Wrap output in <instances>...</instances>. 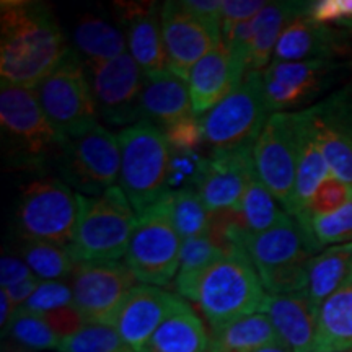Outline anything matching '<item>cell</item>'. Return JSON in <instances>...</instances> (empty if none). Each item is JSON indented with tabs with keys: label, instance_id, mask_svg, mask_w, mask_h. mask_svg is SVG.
<instances>
[{
	"label": "cell",
	"instance_id": "cell-1",
	"mask_svg": "<svg viewBox=\"0 0 352 352\" xmlns=\"http://www.w3.org/2000/svg\"><path fill=\"white\" fill-rule=\"evenodd\" d=\"M69 52L64 34L43 2L7 0L0 7L2 80L36 90Z\"/></svg>",
	"mask_w": 352,
	"mask_h": 352
},
{
	"label": "cell",
	"instance_id": "cell-2",
	"mask_svg": "<svg viewBox=\"0 0 352 352\" xmlns=\"http://www.w3.org/2000/svg\"><path fill=\"white\" fill-rule=\"evenodd\" d=\"M78 220L69 253L76 264L118 261L126 256L138 214L120 186L100 196L78 195Z\"/></svg>",
	"mask_w": 352,
	"mask_h": 352
},
{
	"label": "cell",
	"instance_id": "cell-3",
	"mask_svg": "<svg viewBox=\"0 0 352 352\" xmlns=\"http://www.w3.org/2000/svg\"><path fill=\"white\" fill-rule=\"evenodd\" d=\"M245 252L256 267L270 296L303 292L308 283V263L320 248L294 217L270 230L245 235Z\"/></svg>",
	"mask_w": 352,
	"mask_h": 352
},
{
	"label": "cell",
	"instance_id": "cell-4",
	"mask_svg": "<svg viewBox=\"0 0 352 352\" xmlns=\"http://www.w3.org/2000/svg\"><path fill=\"white\" fill-rule=\"evenodd\" d=\"M121 147L120 188L140 215L168 191L171 147L162 129L148 121L127 126L118 134Z\"/></svg>",
	"mask_w": 352,
	"mask_h": 352
},
{
	"label": "cell",
	"instance_id": "cell-5",
	"mask_svg": "<svg viewBox=\"0 0 352 352\" xmlns=\"http://www.w3.org/2000/svg\"><path fill=\"white\" fill-rule=\"evenodd\" d=\"M267 292L245 252L226 254L202 277L197 305L210 329L219 331L233 321L261 314Z\"/></svg>",
	"mask_w": 352,
	"mask_h": 352
},
{
	"label": "cell",
	"instance_id": "cell-6",
	"mask_svg": "<svg viewBox=\"0 0 352 352\" xmlns=\"http://www.w3.org/2000/svg\"><path fill=\"white\" fill-rule=\"evenodd\" d=\"M182 246L183 240L171 217L170 191L138 215V226L124 256L126 266L139 283L164 287L176 277Z\"/></svg>",
	"mask_w": 352,
	"mask_h": 352
},
{
	"label": "cell",
	"instance_id": "cell-7",
	"mask_svg": "<svg viewBox=\"0 0 352 352\" xmlns=\"http://www.w3.org/2000/svg\"><path fill=\"white\" fill-rule=\"evenodd\" d=\"M263 72L250 70L239 87L199 118L210 152L253 148L267 121Z\"/></svg>",
	"mask_w": 352,
	"mask_h": 352
},
{
	"label": "cell",
	"instance_id": "cell-8",
	"mask_svg": "<svg viewBox=\"0 0 352 352\" xmlns=\"http://www.w3.org/2000/svg\"><path fill=\"white\" fill-rule=\"evenodd\" d=\"M78 195L56 178L28 183L16 204V232L23 241H47L69 248L78 220Z\"/></svg>",
	"mask_w": 352,
	"mask_h": 352
},
{
	"label": "cell",
	"instance_id": "cell-9",
	"mask_svg": "<svg viewBox=\"0 0 352 352\" xmlns=\"http://www.w3.org/2000/svg\"><path fill=\"white\" fill-rule=\"evenodd\" d=\"M63 144L91 129L98 118L85 65L70 51L34 90Z\"/></svg>",
	"mask_w": 352,
	"mask_h": 352
},
{
	"label": "cell",
	"instance_id": "cell-10",
	"mask_svg": "<svg viewBox=\"0 0 352 352\" xmlns=\"http://www.w3.org/2000/svg\"><path fill=\"white\" fill-rule=\"evenodd\" d=\"M60 171L65 182L87 196H100L114 186L121 173L118 135L101 124L67 139L60 147Z\"/></svg>",
	"mask_w": 352,
	"mask_h": 352
},
{
	"label": "cell",
	"instance_id": "cell-11",
	"mask_svg": "<svg viewBox=\"0 0 352 352\" xmlns=\"http://www.w3.org/2000/svg\"><path fill=\"white\" fill-rule=\"evenodd\" d=\"M254 170L285 212L296 188L298 164V113H272L253 147Z\"/></svg>",
	"mask_w": 352,
	"mask_h": 352
},
{
	"label": "cell",
	"instance_id": "cell-12",
	"mask_svg": "<svg viewBox=\"0 0 352 352\" xmlns=\"http://www.w3.org/2000/svg\"><path fill=\"white\" fill-rule=\"evenodd\" d=\"M0 124L10 145L28 162L43 160L63 147L34 90L6 80L0 87Z\"/></svg>",
	"mask_w": 352,
	"mask_h": 352
},
{
	"label": "cell",
	"instance_id": "cell-13",
	"mask_svg": "<svg viewBox=\"0 0 352 352\" xmlns=\"http://www.w3.org/2000/svg\"><path fill=\"white\" fill-rule=\"evenodd\" d=\"M74 307L87 324L114 327L135 277L120 261L78 263L70 283Z\"/></svg>",
	"mask_w": 352,
	"mask_h": 352
},
{
	"label": "cell",
	"instance_id": "cell-14",
	"mask_svg": "<svg viewBox=\"0 0 352 352\" xmlns=\"http://www.w3.org/2000/svg\"><path fill=\"white\" fill-rule=\"evenodd\" d=\"M85 69L96 109L108 124L127 127L142 121L140 95L145 74L129 52Z\"/></svg>",
	"mask_w": 352,
	"mask_h": 352
},
{
	"label": "cell",
	"instance_id": "cell-15",
	"mask_svg": "<svg viewBox=\"0 0 352 352\" xmlns=\"http://www.w3.org/2000/svg\"><path fill=\"white\" fill-rule=\"evenodd\" d=\"M254 176L253 148L217 151L202 158L195 186L212 214L239 208L241 196Z\"/></svg>",
	"mask_w": 352,
	"mask_h": 352
},
{
	"label": "cell",
	"instance_id": "cell-16",
	"mask_svg": "<svg viewBox=\"0 0 352 352\" xmlns=\"http://www.w3.org/2000/svg\"><path fill=\"white\" fill-rule=\"evenodd\" d=\"M160 20L168 70L188 80L192 67L222 43V34L191 15L182 2H165Z\"/></svg>",
	"mask_w": 352,
	"mask_h": 352
},
{
	"label": "cell",
	"instance_id": "cell-17",
	"mask_svg": "<svg viewBox=\"0 0 352 352\" xmlns=\"http://www.w3.org/2000/svg\"><path fill=\"white\" fill-rule=\"evenodd\" d=\"M184 303L186 300L178 294L139 284L127 296L114 328L132 351L144 352L160 324Z\"/></svg>",
	"mask_w": 352,
	"mask_h": 352
},
{
	"label": "cell",
	"instance_id": "cell-18",
	"mask_svg": "<svg viewBox=\"0 0 352 352\" xmlns=\"http://www.w3.org/2000/svg\"><path fill=\"white\" fill-rule=\"evenodd\" d=\"M336 69L329 60L279 63L272 60L263 72V90L267 109L283 113L318 94L327 77Z\"/></svg>",
	"mask_w": 352,
	"mask_h": 352
},
{
	"label": "cell",
	"instance_id": "cell-19",
	"mask_svg": "<svg viewBox=\"0 0 352 352\" xmlns=\"http://www.w3.org/2000/svg\"><path fill=\"white\" fill-rule=\"evenodd\" d=\"M246 72V65L223 43L202 57L188 77L195 116H204L215 104L226 100L240 85Z\"/></svg>",
	"mask_w": 352,
	"mask_h": 352
},
{
	"label": "cell",
	"instance_id": "cell-20",
	"mask_svg": "<svg viewBox=\"0 0 352 352\" xmlns=\"http://www.w3.org/2000/svg\"><path fill=\"white\" fill-rule=\"evenodd\" d=\"M311 111L329 171L352 186V103L340 94L316 104Z\"/></svg>",
	"mask_w": 352,
	"mask_h": 352
},
{
	"label": "cell",
	"instance_id": "cell-21",
	"mask_svg": "<svg viewBox=\"0 0 352 352\" xmlns=\"http://www.w3.org/2000/svg\"><path fill=\"white\" fill-rule=\"evenodd\" d=\"M261 314L270 316L280 341L292 352H320L318 311L305 290L287 296L267 294Z\"/></svg>",
	"mask_w": 352,
	"mask_h": 352
},
{
	"label": "cell",
	"instance_id": "cell-22",
	"mask_svg": "<svg viewBox=\"0 0 352 352\" xmlns=\"http://www.w3.org/2000/svg\"><path fill=\"white\" fill-rule=\"evenodd\" d=\"M121 19L126 25L127 50L145 76L168 69L160 12L155 3H122Z\"/></svg>",
	"mask_w": 352,
	"mask_h": 352
},
{
	"label": "cell",
	"instance_id": "cell-23",
	"mask_svg": "<svg viewBox=\"0 0 352 352\" xmlns=\"http://www.w3.org/2000/svg\"><path fill=\"white\" fill-rule=\"evenodd\" d=\"M191 116H195V111L188 80L168 69L155 76H145L140 95V120L160 124V129H165Z\"/></svg>",
	"mask_w": 352,
	"mask_h": 352
},
{
	"label": "cell",
	"instance_id": "cell-24",
	"mask_svg": "<svg viewBox=\"0 0 352 352\" xmlns=\"http://www.w3.org/2000/svg\"><path fill=\"white\" fill-rule=\"evenodd\" d=\"M331 175L316 134L314 111H298V164L294 197L287 214L298 217L308 208L321 183Z\"/></svg>",
	"mask_w": 352,
	"mask_h": 352
},
{
	"label": "cell",
	"instance_id": "cell-25",
	"mask_svg": "<svg viewBox=\"0 0 352 352\" xmlns=\"http://www.w3.org/2000/svg\"><path fill=\"white\" fill-rule=\"evenodd\" d=\"M336 51V36L328 26L315 23L308 10L298 15L280 34L274 59L279 63H303V60H328Z\"/></svg>",
	"mask_w": 352,
	"mask_h": 352
},
{
	"label": "cell",
	"instance_id": "cell-26",
	"mask_svg": "<svg viewBox=\"0 0 352 352\" xmlns=\"http://www.w3.org/2000/svg\"><path fill=\"white\" fill-rule=\"evenodd\" d=\"M72 41L74 52L85 67L109 63L127 52L126 33L95 15H85L77 21Z\"/></svg>",
	"mask_w": 352,
	"mask_h": 352
},
{
	"label": "cell",
	"instance_id": "cell-27",
	"mask_svg": "<svg viewBox=\"0 0 352 352\" xmlns=\"http://www.w3.org/2000/svg\"><path fill=\"white\" fill-rule=\"evenodd\" d=\"M210 338L201 316L186 302L168 316L144 352H209Z\"/></svg>",
	"mask_w": 352,
	"mask_h": 352
},
{
	"label": "cell",
	"instance_id": "cell-28",
	"mask_svg": "<svg viewBox=\"0 0 352 352\" xmlns=\"http://www.w3.org/2000/svg\"><path fill=\"white\" fill-rule=\"evenodd\" d=\"M320 352L352 351V272L318 310Z\"/></svg>",
	"mask_w": 352,
	"mask_h": 352
},
{
	"label": "cell",
	"instance_id": "cell-29",
	"mask_svg": "<svg viewBox=\"0 0 352 352\" xmlns=\"http://www.w3.org/2000/svg\"><path fill=\"white\" fill-rule=\"evenodd\" d=\"M310 3L302 2H267L254 16V44L250 59V70H259L270 65L277 41L290 21L305 13Z\"/></svg>",
	"mask_w": 352,
	"mask_h": 352
},
{
	"label": "cell",
	"instance_id": "cell-30",
	"mask_svg": "<svg viewBox=\"0 0 352 352\" xmlns=\"http://www.w3.org/2000/svg\"><path fill=\"white\" fill-rule=\"evenodd\" d=\"M352 272V241L334 245L316 254L308 263V283L305 294L311 305L320 310L323 302L333 296Z\"/></svg>",
	"mask_w": 352,
	"mask_h": 352
},
{
	"label": "cell",
	"instance_id": "cell-31",
	"mask_svg": "<svg viewBox=\"0 0 352 352\" xmlns=\"http://www.w3.org/2000/svg\"><path fill=\"white\" fill-rule=\"evenodd\" d=\"M284 344L270 316L254 314L212 333L209 352H252L259 347Z\"/></svg>",
	"mask_w": 352,
	"mask_h": 352
},
{
	"label": "cell",
	"instance_id": "cell-32",
	"mask_svg": "<svg viewBox=\"0 0 352 352\" xmlns=\"http://www.w3.org/2000/svg\"><path fill=\"white\" fill-rule=\"evenodd\" d=\"M226 256L208 235L183 241L179 266L175 277V290L184 300L197 302L202 277L214 263Z\"/></svg>",
	"mask_w": 352,
	"mask_h": 352
},
{
	"label": "cell",
	"instance_id": "cell-33",
	"mask_svg": "<svg viewBox=\"0 0 352 352\" xmlns=\"http://www.w3.org/2000/svg\"><path fill=\"white\" fill-rule=\"evenodd\" d=\"M236 209L240 210L246 232L252 235L270 230L289 217L287 212L280 210L277 199L271 195L270 189L259 182L258 176H254L246 186Z\"/></svg>",
	"mask_w": 352,
	"mask_h": 352
},
{
	"label": "cell",
	"instance_id": "cell-34",
	"mask_svg": "<svg viewBox=\"0 0 352 352\" xmlns=\"http://www.w3.org/2000/svg\"><path fill=\"white\" fill-rule=\"evenodd\" d=\"M3 336L12 340L21 349L28 351H57L60 338L52 331L43 315L19 308L2 329Z\"/></svg>",
	"mask_w": 352,
	"mask_h": 352
},
{
	"label": "cell",
	"instance_id": "cell-35",
	"mask_svg": "<svg viewBox=\"0 0 352 352\" xmlns=\"http://www.w3.org/2000/svg\"><path fill=\"white\" fill-rule=\"evenodd\" d=\"M171 217L183 241L208 235L210 212L196 189L188 186L171 191Z\"/></svg>",
	"mask_w": 352,
	"mask_h": 352
},
{
	"label": "cell",
	"instance_id": "cell-36",
	"mask_svg": "<svg viewBox=\"0 0 352 352\" xmlns=\"http://www.w3.org/2000/svg\"><path fill=\"white\" fill-rule=\"evenodd\" d=\"M21 256L39 279L59 280L72 276L76 261L64 246L28 240L21 245Z\"/></svg>",
	"mask_w": 352,
	"mask_h": 352
},
{
	"label": "cell",
	"instance_id": "cell-37",
	"mask_svg": "<svg viewBox=\"0 0 352 352\" xmlns=\"http://www.w3.org/2000/svg\"><path fill=\"white\" fill-rule=\"evenodd\" d=\"M57 352H134L114 327L87 324L72 336L60 340Z\"/></svg>",
	"mask_w": 352,
	"mask_h": 352
},
{
	"label": "cell",
	"instance_id": "cell-38",
	"mask_svg": "<svg viewBox=\"0 0 352 352\" xmlns=\"http://www.w3.org/2000/svg\"><path fill=\"white\" fill-rule=\"evenodd\" d=\"M351 199H352L351 184L341 182V179H338L336 176L329 175L328 178L321 183V186L318 188V191L315 192L314 199L310 201L308 208L303 210L298 217H294V219L300 223V227L308 233V236H310L311 219L318 217V215L336 212V210H340L342 206H346Z\"/></svg>",
	"mask_w": 352,
	"mask_h": 352
},
{
	"label": "cell",
	"instance_id": "cell-39",
	"mask_svg": "<svg viewBox=\"0 0 352 352\" xmlns=\"http://www.w3.org/2000/svg\"><path fill=\"white\" fill-rule=\"evenodd\" d=\"M310 236L320 250L324 245L352 241V199L336 212L311 219Z\"/></svg>",
	"mask_w": 352,
	"mask_h": 352
},
{
	"label": "cell",
	"instance_id": "cell-40",
	"mask_svg": "<svg viewBox=\"0 0 352 352\" xmlns=\"http://www.w3.org/2000/svg\"><path fill=\"white\" fill-rule=\"evenodd\" d=\"M70 305H74V294L69 284L63 280H43L38 285L36 292L21 308L33 314L46 315L50 311Z\"/></svg>",
	"mask_w": 352,
	"mask_h": 352
},
{
	"label": "cell",
	"instance_id": "cell-41",
	"mask_svg": "<svg viewBox=\"0 0 352 352\" xmlns=\"http://www.w3.org/2000/svg\"><path fill=\"white\" fill-rule=\"evenodd\" d=\"M162 132L168 140L171 151L175 152H196L199 145L204 142L201 121L196 116L175 122V124L162 129Z\"/></svg>",
	"mask_w": 352,
	"mask_h": 352
},
{
	"label": "cell",
	"instance_id": "cell-42",
	"mask_svg": "<svg viewBox=\"0 0 352 352\" xmlns=\"http://www.w3.org/2000/svg\"><path fill=\"white\" fill-rule=\"evenodd\" d=\"M266 6L267 2H261V0H226L223 2L222 39L227 38L235 26L254 19Z\"/></svg>",
	"mask_w": 352,
	"mask_h": 352
},
{
	"label": "cell",
	"instance_id": "cell-43",
	"mask_svg": "<svg viewBox=\"0 0 352 352\" xmlns=\"http://www.w3.org/2000/svg\"><path fill=\"white\" fill-rule=\"evenodd\" d=\"M171 152L173 153H171L168 188L179 186L188 182L195 184L197 175H199L202 157L197 155L196 152Z\"/></svg>",
	"mask_w": 352,
	"mask_h": 352
},
{
	"label": "cell",
	"instance_id": "cell-44",
	"mask_svg": "<svg viewBox=\"0 0 352 352\" xmlns=\"http://www.w3.org/2000/svg\"><path fill=\"white\" fill-rule=\"evenodd\" d=\"M43 316L60 340L72 336V334L80 331L83 327H87L85 320L82 318V315L78 314V310L74 305L59 308V310L50 311V314Z\"/></svg>",
	"mask_w": 352,
	"mask_h": 352
},
{
	"label": "cell",
	"instance_id": "cell-45",
	"mask_svg": "<svg viewBox=\"0 0 352 352\" xmlns=\"http://www.w3.org/2000/svg\"><path fill=\"white\" fill-rule=\"evenodd\" d=\"M182 6L197 20L208 25L215 33L222 34L223 2L222 0H183Z\"/></svg>",
	"mask_w": 352,
	"mask_h": 352
},
{
	"label": "cell",
	"instance_id": "cell-46",
	"mask_svg": "<svg viewBox=\"0 0 352 352\" xmlns=\"http://www.w3.org/2000/svg\"><path fill=\"white\" fill-rule=\"evenodd\" d=\"M308 16L315 23L324 25L328 21L352 19V0H320L310 3Z\"/></svg>",
	"mask_w": 352,
	"mask_h": 352
},
{
	"label": "cell",
	"instance_id": "cell-47",
	"mask_svg": "<svg viewBox=\"0 0 352 352\" xmlns=\"http://www.w3.org/2000/svg\"><path fill=\"white\" fill-rule=\"evenodd\" d=\"M33 276L34 272L30 270L23 259L8 256V254H3L0 259V284L2 287H10V285L23 283Z\"/></svg>",
	"mask_w": 352,
	"mask_h": 352
},
{
	"label": "cell",
	"instance_id": "cell-48",
	"mask_svg": "<svg viewBox=\"0 0 352 352\" xmlns=\"http://www.w3.org/2000/svg\"><path fill=\"white\" fill-rule=\"evenodd\" d=\"M39 284H41L39 277L33 276L30 277V279L23 280V283H19L15 285H10V287H2V289L6 290L8 298H10L12 305L15 307V310H19V308L23 307L25 303L32 298L33 294L36 292Z\"/></svg>",
	"mask_w": 352,
	"mask_h": 352
},
{
	"label": "cell",
	"instance_id": "cell-49",
	"mask_svg": "<svg viewBox=\"0 0 352 352\" xmlns=\"http://www.w3.org/2000/svg\"><path fill=\"white\" fill-rule=\"evenodd\" d=\"M15 311V307L12 305L10 298H8L6 290L2 289L0 290V327H2V329L7 327Z\"/></svg>",
	"mask_w": 352,
	"mask_h": 352
},
{
	"label": "cell",
	"instance_id": "cell-50",
	"mask_svg": "<svg viewBox=\"0 0 352 352\" xmlns=\"http://www.w3.org/2000/svg\"><path fill=\"white\" fill-rule=\"evenodd\" d=\"M252 352H292V351H290L289 347L284 344H272V346L259 347V349L252 351Z\"/></svg>",
	"mask_w": 352,
	"mask_h": 352
},
{
	"label": "cell",
	"instance_id": "cell-51",
	"mask_svg": "<svg viewBox=\"0 0 352 352\" xmlns=\"http://www.w3.org/2000/svg\"><path fill=\"white\" fill-rule=\"evenodd\" d=\"M2 352H34V351L21 349V347H3Z\"/></svg>",
	"mask_w": 352,
	"mask_h": 352
}]
</instances>
